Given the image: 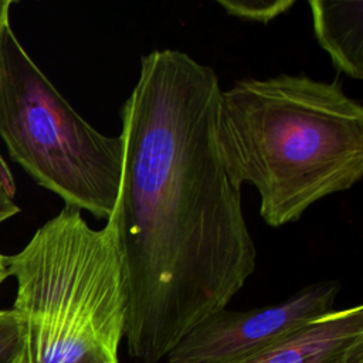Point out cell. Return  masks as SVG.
<instances>
[{
    "label": "cell",
    "instance_id": "obj_7",
    "mask_svg": "<svg viewBox=\"0 0 363 363\" xmlns=\"http://www.w3.org/2000/svg\"><path fill=\"white\" fill-rule=\"evenodd\" d=\"M308 4L315 37L333 67L363 79V1L311 0Z\"/></svg>",
    "mask_w": 363,
    "mask_h": 363
},
{
    "label": "cell",
    "instance_id": "obj_16",
    "mask_svg": "<svg viewBox=\"0 0 363 363\" xmlns=\"http://www.w3.org/2000/svg\"><path fill=\"white\" fill-rule=\"evenodd\" d=\"M350 357H352V356H350Z\"/></svg>",
    "mask_w": 363,
    "mask_h": 363
},
{
    "label": "cell",
    "instance_id": "obj_11",
    "mask_svg": "<svg viewBox=\"0 0 363 363\" xmlns=\"http://www.w3.org/2000/svg\"><path fill=\"white\" fill-rule=\"evenodd\" d=\"M13 4L11 0H0V35L6 27H9V10Z\"/></svg>",
    "mask_w": 363,
    "mask_h": 363
},
{
    "label": "cell",
    "instance_id": "obj_14",
    "mask_svg": "<svg viewBox=\"0 0 363 363\" xmlns=\"http://www.w3.org/2000/svg\"><path fill=\"white\" fill-rule=\"evenodd\" d=\"M346 363H363V349L357 350Z\"/></svg>",
    "mask_w": 363,
    "mask_h": 363
},
{
    "label": "cell",
    "instance_id": "obj_13",
    "mask_svg": "<svg viewBox=\"0 0 363 363\" xmlns=\"http://www.w3.org/2000/svg\"><path fill=\"white\" fill-rule=\"evenodd\" d=\"M10 275L9 267H7V257L0 254V284Z\"/></svg>",
    "mask_w": 363,
    "mask_h": 363
},
{
    "label": "cell",
    "instance_id": "obj_5",
    "mask_svg": "<svg viewBox=\"0 0 363 363\" xmlns=\"http://www.w3.org/2000/svg\"><path fill=\"white\" fill-rule=\"evenodd\" d=\"M337 281L303 286L285 301L250 311L211 315L167 354V363H233L298 330L333 309Z\"/></svg>",
    "mask_w": 363,
    "mask_h": 363
},
{
    "label": "cell",
    "instance_id": "obj_10",
    "mask_svg": "<svg viewBox=\"0 0 363 363\" xmlns=\"http://www.w3.org/2000/svg\"><path fill=\"white\" fill-rule=\"evenodd\" d=\"M16 186L9 166L0 156V224L20 213V207L14 201Z\"/></svg>",
    "mask_w": 363,
    "mask_h": 363
},
{
    "label": "cell",
    "instance_id": "obj_6",
    "mask_svg": "<svg viewBox=\"0 0 363 363\" xmlns=\"http://www.w3.org/2000/svg\"><path fill=\"white\" fill-rule=\"evenodd\" d=\"M363 349V306L332 309L233 363H346Z\"/></svg>",
    "mask_w": 363,
    "mask_h": 363
},
{
    "label": "cell",
    "instance_id": "obj_8",
    "mask_svg": "<svg viewBox=\"0 0 363 363\" xmlns=\"http://www.w3.org/2000/svg\"><path fill=\"white\" fill-rule=\"evenodd\" d=\"M217 4L228 14L241 20L268 24L286 13L292 0H217Z\"/></svg>",
    "mask_w": 363,
    "mask_h": 363
},
{
    "label": "cell",
    "instance_id": "obj_4",
    "mask_svg": "<svg viewBox=\"0 0 363 363\" xmlns=\"http://www.w3.org/2000/svg\"><path fill=\"white\" fill-rule=\"evenodd\" d=\"M0 138L13 160L65 206L108 220L122 176L121 136L86 122L17 40L0 35Z\"/></svg>",
    "mask_w": 363,
    "mask_h": 363
},
{
    "label": "cell",
    "instance_id": "obj_15",
    "mask_svg": "<svg viewBox=\"0 0 363 363\" xmlns=\"http://www.w3.org/2000/svg\"><path fill=\"white\" fill-rule=\"evenodd\" d=\"M112 363H118V362H112Z\"/></svg>",
    "mask_w": 363,
    "mask_h": 363
},
{
    "label": "cell",
    "instance_id": "obj_12",
    "mask_svg": "<svg viewBox=\"0 0 363 363\" xmlns=\"http://www.w3.org/2000/svg\"><path fill=\"white\" fill-rule=\"evenodd\" d=\"M9 363H31L30 360V354L26 346V340L23 339V343L20 345L18 350L14 353V356L9 360Z\"/></svg>",
    "mask_w": 363,
    "mask_h": 363
},
{
    "label": "cell",
    "instance_id": "obj_9",
    "mask_svg": "<svg viewBox=\"0 0 363 363\" xmlns=\"http://www.w3.org/2000/svg\"><path fill=\"white\" fill-rule=\"evenodd\" d=\"M23 339L24 326L20 315L13 308L0 311V363H9Z\"/></svg>",
    "mask_w": 363,
    "mask_h": 363
},
{
    "label": "cell",
    "instance_id": "obj_3",
    "mask_svg": "<svg viewBox=\"0 0 363 363\" xmlns=\"http://www.w3.org/2000/svg\"><path fill=\"white\" fill-rule=\"evenodd\" d=\"M7 267L31 363L118 362L126 288L112 216L95 230L65 206Z\"/></svg>",
    "mask_w": 363,
    "mask_h": 363
},
{
    "label": "cell",
    "instance_id": "obj_2",
    "mask_svg": "<svg viewBox=\"0 0 363 363\" xmlns=\"http://www.w3.org/2000/svg\"><path fill=\"white\" fill-rule=\"evenodd\" d=\"M214 136L230 177L257 190L259 216L274 228L363 176V106L339 78L238 79L220 91Z\"/></svg>",
    "mask_w": 363,
    "mask_h": 363
},
{
    "label": "cell",
    "instance_id": "obj_1",
    "mask_svg": "<svg viewBox=\"0 0 363 363\" xmlns=\"http://www.w3.org/2000/svg\"><path fill=\"white\" fill-rule=\"evenodd\" d=\"M216 71L174 48L140 58L121 108L122 176L112 217L123 264V337L157 363L227 308L257 267L241 187L214 136Z\"/></svg>",
    "mask_w": 363,
    "mask_h": 363
}]
</instances>
